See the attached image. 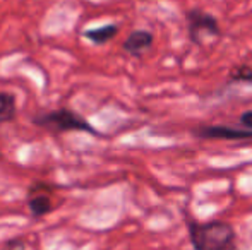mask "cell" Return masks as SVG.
<instances>
[{
	"mask_svg": "<svg viewBox=\"0 0 252 250\" xmlns=\"http://www.w3.org/2000/svg\"><path fill=\"white\" fill-rule=\"evenodd\" d=\"M190 240L196 250H235V231L228 223H189Z\"/></svg>",
	"mask_w": 252,
	"mask_h": 250,
	"instance_id": "cell-1",
	"label": "cell"
},
{
	"mask_svg": "<svg viewBox=\"0 0 252 250\" xmlns=\"http://www.w3.org/2000/svg\"><path fill=\"white\" fill-rule=\"evenodd\" d=\"M34 124L45 127L53 132H69V130H81V132H90V134H98L86 118H83L81 115L74 113L69 108H60V110L50 111V113H43L34 117Z\"/></svg>",
	"mask_w": 252,
	"mask_h": 250,
	"instance_id": "cell-2",
	"label": "cell"
},
{
	"mask_svg": "<svg viewBox=\"0 0 252 250\" xmlns=\"http://www.w3.org/2000/svg\"><path fill=\"white\" fill-rule=\"evenodd\" d=\"M187 21H189L190 40L194 43H201L204 36H218L220 34L218 21L211 14H206L199 9H192L187 14Z\"/></svg>",
	"mask_w": 252,
	"mask_h": 250,
	"instance_id": "cell-3",
	"label": "cell"
},
{
	"mask_svg": "<svg viewBox=\"0 0 252 250\" xmlns=\"http://www.w3.org/2000/svg\"><path fill=\"white\" fill-rule=\"evenodd\" d=\"M197 137L202 139H223V140H240V139H252L251 129H233L225 125H206L197 127L194 130Z\"/></svg>",
	"mask_w": 252,
	"mask_h": 250,
	"instance_id": "cell-4",
	"label": "cell"
},
{
	"mask_svg": "<svg viewBox=\"0 0 252 250\" xmlns=\"http://www.w3.org/2000/svg\"><path fill=\"white\" fill-rule=\"evenodd\" d=\"M151 45H153V34L150 31L139 29L127 36V40L124 41V50L132 55V57H139V55H143V52L150 50Z\"/></svg>",
	"mask_w": 252,
	"mask_h": 250,
	"instance_id": "cell-5",
	"label": "cell"
},
{
	"mask_svg": "<svg viewBox=\"0 0 252 250\" xmlns=\"http://www.w3.org/2000/svg\"><path fill=\"white\" fill-rule=\"evenodd\" d=\"M28 206H30L31 213H33L34 218H41L45 214L50 213L52 209V200L47 194L43 192H31L30 200H28Z\"/></svg>",
	"mask_w": 252,
	"mask_h": 250,
	"instance_id": "cell-6",
	"label": "cell"
},
{
	"mask_svg": "<svg viewBox=\"0 0 252 250\" xmlns=\"http://www.w3.org/2000/svg\"><path fill=\"white\" fill-rule=\"evenodd\" d=\"M119 33V26L117 24H106V26L96 28V29H88L84 33V36L90 41H93L94 45H103L106 41L113 40Z\"/></svg>",
	"mask_w": 252,
	"mask_h": 250,
	"instance_id": "cell-7",
	"label": "cell"
},
{
	"mask_svg": "<svg viewBox=\"0 0 252 250\" xmlns=\"http://www.w3.org/2000/svg\"><path fill=\"white\" fill-rule=\"evenodd\" d=\"M16 117V98L10 93H0V122H9Z\"/></svg>",
	"mask_w": 252,
	"mask_h": 250,
	"instance_id": "cell-8",
	"label": "cell"
},
{
	"mask_svg": "<svg viewBox=\"0 0 252 250\" xmlns=\"http://www.w3.org/2000/svg\"><path fill=\"white\" fill-rule=\"evenodd\" d=\"M232 81H239V83H252V67L249 65H240L235 67L230 74Z\"/></svg>",
	"mask_w": 252,
	"mask_h": 250,
	"instance_id": "cell-9",
	"label": "cell"
},
{
	"mask_svg": "<svg viewBox=\"0 0 252 250\" xmlns=\"http://www.w3.org/2000/svg\"><path fill=\"white\" fill-rule=\"evenodd\" d=\"M240 127L242 129H251L252 130V110L249 111H244L242 115H240Z\"/></svg>",
	"mask_w": 252,
	"mask_h": 250,
	"instance_id": "cell-10",
	"label": "cell"
}]
</instances>
